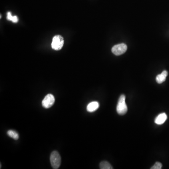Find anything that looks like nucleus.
Masks as SVG:
<instances>
[{"mask_svg":"<svg viewBox=\"0 0 169 169\" xmlns=\"http://www.w3.org/2000/svg\"><path fill=\"white\" fill-rule=\"evenodd\" d=\"M127 47L124 43L119 44L115 45L112 49V52L116 56H120L126 51Z\"/></svg>","mask_w":169,"mask_h":169,"instance_id":"nucleus-5","label":"nucleus"},{"mask_svg":"<svg viewBox=\"0 0 169 169\" xmlns=\"http://www.w3.org/2000/svg\"><path fill=\"white\" fill-rule=\"evenodd\" d=\"M55 102V98L53 94H48L42 101V105L44 108H49L51 107Z\"/></svg>","mask_w":169,"mask_h":169,"instance_id":"nucleus-4","label":"nucleus"},{"mask_svg":"<svg viewBox=\"0 0 169 169\" xmlns=\"http://www.w3.org/2000/svg\"><path fill=\"white\" fill-rule=\"evenodd\" d=\"M116 111L120 115H124L126 113L127 107L126 103V96L124 94L120 95L118 99L116 106Z\"/></svg>","mask_w":169,"mask_h":169,"instance_id":"nucleus-1","label":"nucleus"},{"mask_svg":"<svg viewBox=\"0 0 169 169\" xmlns=\"http://www.w3.org/2000/svg\"><path fill=\"white\" fill-rule=\"evenodd\" d=\"M168 72L166 71H164L161 74H159L156 77V81L158 84H161L165 81L166 78L168 76Z\"/></svg>","mask_w":169,"mask_h":169,"instance_id":"nucleus-8","label":"nucleus"},{"mask_svg":"<svg viewBox=\"0 0 169 169\" xmlns=\"http://www.w3.org/2000/svg\"><path fill=\"white\" fill-rule=\"evenodd\" d=\"M18 21H19V19H18V18H17V16H13L12 20H11L12 22H13V23H17Z\"/></svg>","mask_w":169,"mask_h":169,"instance_id":"nucleus-13","label":"nucleus"},{"mask_svg":"<svg viewBox=\"0 0 169 169\" xmlns=\"http://www.w3.org/2000/svg\"><path fill=\"white\" fill-rule=\"evenodd\" d=\"M167 118V115L165 113L160 114L156 118L155 120V123L156 124L160 125L162 124L165 122Z\"/></svg>","mask_w":169,"mask_h":169,"instance_id":"nucleus-7","label":"nucleus"},{"mask_svg":"<svg viewBox=\"0 0 169 169\" xmlns=\"http://www.w3.org/2000/svg\"><path fill=\"white\" fill-rule=\"evenodd\" d=\"M50 162L53 169H57L59 168L61 164V156L57 151L52 152L50 156Z\"/></svg>","mask_w":169,"mask_h":169,"instance_id":"nucleus-2","label":"nucleus"},{"mask_svg":"<svg viewBox=\"0 0 169 169\" xmlns=\"http://www.w3.org/2000/svg\"><path fill=\"white\" fill-rule=\"evenodd\" d=\"M162 167V164L161 162H156L154 165L150 168L151 169H161Z\"/></svg>","mask_w":169,"mask_h":169,"instance_id":"nucleus-11","label":"nucleus"},{"mask_svg":"<svg viewBox=\"0 0 169 169\" xmlns=\"http://www.w3.org/2000/svg\"><path fill=\"white\" fill-rule=\"evenodd\" d=\"M7 134L8 136L13 139L15 140H17L19 139V134L14 130H9L7 132Z\"/></svg>","mask_w":169,"mask_h":169,"instance_id":"nucleus-9","label":"nucleus"},{"mask_svg":"<svg viewBox=\"0 0 169 169\" xmlns=\"http://www.w3.org/2000/svg\"><path fill=\"white\" fill-rule=\"evenodd\" d=\"M99 106H100V104L98 102L96 101L91 102L87 105L86 110L89 112H92L96 111L99 108Z\"/></svg>","mask_w":169,"mask_h":169,"instance_id":"nucleus-6","label":"nucleus"},{"mask_svg":"<svg viewBox=\"0 0 169 169\" xmlns=\"http://www.w3.org/2000/svg\"><path fill=\"white\" fill-rule=\"evenodd\" d=\"M100 168L101 169H112V166L107 161H102L100 164Z\"/></svg>","mask_w":169,"mask_h":169,"instance_id":"nucleus-10","label":"nucleus"},{"mask_svg":"<svg viewBox=\"0 0 169 169\" xmlns=\"http://www.w3.org/2000/svg\"><path fill=\"white\" fill-rule=\"evenodd\" d=\"M12 17H13V16H12L11 12H8V13H7V19H8V20L11 21Z\"/></svg>","mask_w":169,"mask_h":169,"instance_id":"nucleus-12","label":"nucleus"},{"mask_svg":"<svg viewBox=\"0 0 169 169\" xmlns=\"http://www.w3.org/2000/svg\"><path fill=\"white\" fill-rule=\"evenodd\" d=\"M64 45V39L62 36L57 35L53 37L51 43L52 48L55 50H60Z\"/></svg>","mask_w":169,"mask_h":169,"instance_id":"nucleus-3","label":"nucleus"}]
</instances>
